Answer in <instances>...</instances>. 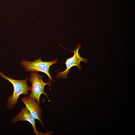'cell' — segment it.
<instances>
[{
	"mask_svg": "<svg viewBox=\"0 0 135 135\" xmlns=\"http://www.w3.org/2000/svg\"><path fill=\"white\" fill-rule=\"evenodd\" d=\"M21 100L32 117L35 119L38 120L43 126L44 123L42 120V111L40 106V104L36 100L28 96L22 98Z\"/></svg>",
	"mask_w": 135,
	"mask_h": 135,
	"instance_id": "5b68a950",
	"label": "cell"
},
{
	"mask_svg": "<svg viewBox=\"0 0 135 135\" xmlns=\"http://www.w3.org/2000/svg\"><path fill=\"white\" fill-rule=\"evenodd\" d=\"M81 46V44L79 43L74 50H70L73 52L74 55L72 57L66 59L64 63L66 64V69L64 71L58 73L56 75L57 78L66 79L68 74L69 72L70 68L72 67L76 66L78 70H80L82 69V67L80 64V62L82 61L85 63H87L88 60L80 56L78 52V50Z\"/></svg>",
	"mask_w": 135,
	"mask_h": 135,
	"instance_id": "277c9868",
	"label": "cell"
},
{
	"mask_svg": "<svg viewBox=\"0 0 135 135\" xmlns=\"http://www.w3.org/2000/svg\"><path fill=\"white\" fill-rule=\"evenodd\" d=\"M19 121H26L29 122L33 127V132L36 135H42V134H43L40 132H38L36 130L35 119L26 107H22L19 113L13 118L12 123H14Z\"/></svg>",
	"mask_w": 135,
	"mask_h": 135,
	"instance_id": "8992f818",
	"label": "cell"
},
{
	"mask_svg": "<svg viewBox=\"0 0 135 135\" xmlns=\"http://www.w3.org/2000/svg\"><path fill=\"white\" fill-rule=\"evenodd\" d=\"M40 57L37 60L32 62L23 60L20 63L21 65L24 69L26 72H41L47 75L48 77L49 81L53 82V79L51 77L49 72L50 66L56 63L57 60L50 61H43Z\"/></svg>",
	"mask_w": 135,
	"mask_h": 135,
	"instance_id": "3957f363",
	"label": "cell"
},
{
	"mask_svg": "<svg viewBox=\"0 0 135 135\" xmlns=\"http://www.w3.org/2000/svg\"><path fill=\"white\" fill-rule=\"evenodd\" d=\"M30 78L28 80L32 83L31 93L28 96L35 99L40 104V97L42 94L48 98L47 94L44 90V86L48 85L50 86L51 84L50 82H44L42 80V75H40L37 72H30Z\"/></svg>",
	"mask_w": 135,
	"mask_h": 135,
	"instance_id": "7a4b0ae2",
	"label": "cell"
},
{
	"mask_svg": "<svg viewBox=\"0 0 135 135\" xmlns=\"http://www.w3.org/2000/svg\"><path fill=\"white\" fill-rule=\"evenodd\" d=\"M0 76L1 77L9 81L13 86L14 92L8 98L6 106L8 109H12L18 102V99L20 95L27 94L28 93V91H31V87L28 86L26 82L28 77L24 80H16L6 76L0 72Z\"/></svg>",
	"mask_w": 135,
	"mask_h": 135,
	"instance_id": "6da1fadb",
	"label": "cell"
}]
</instances>
